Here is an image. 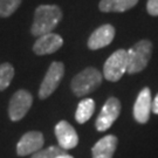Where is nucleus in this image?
Segmentation results:
<instances>
[{"mask_svg":"<svg viewBox=\"0 0 158 158\" xmlns=\"http://www.w3.org/2000/svg\"><path fill=\"white\" fill-rule=\"evenodd\" d=\"M56 158H74V157L73 156H70V155H68V153H63V155H60V156Z\"/></svg>","mask_w":158,"mask_h":158,"instance_id":"412c9836","label":"nucleus"},{"mask_svg":"<svg viewBox=\"0 0 158 158\" xmlns=\"http://www.w3.org/2000/svg\"><path fill=\"white\" fill-rule=\"evenodd\" d=\"M152 111V97L150 88H143L137 96L134 104V118L139 124H145L149 118L150 114Z\"/></svg>","mask_w":158,"mask_h":158,"instance_id":"6e6552de","label":"nucleus"},{"mask_svg":"<svg viewBox=\"0 0 158 158\" xmlns=\"http://www.w3.org/2000/svg\"><path fill=\"white\" fill-rule=\"evenodd\" d=\"M138 0H101L98 4V8L101 12L110 13V12H122L129 11L135 7Z\"/></svg>","mask_w":158,"mask_h":158,"instance_id":"4468645a","label":"nucleus"},{"mask_svg":"<svg viewBox=\"0 0 158 158\" xmlns=\"http://www.w3.org/2000/svg\"><path fill=\"white\" fill-rule=\"evenodd\" d=\"M95 111V101L93 98H85L79 103L76 113H75V119L80 124H85L87 121H89L93 114Z\"/></svg>","mask_w":158,"mask_h":158,"instance_id":"2eb2a0df","label":"nucleus"},{"mask_svg":"<svg viewBox=\"0 0 158 158\" xmlns=\"http://www.w3.org/2000/svg\"><path fill=\"white\" fill-rule=\"evenodd\" d=\"M55 136L59 142V145L63 150L74 149L79 143L77 132L75 131L73 125L69 124L67 121H60L55 125Z\"/></svg>","mask_w":158,"mask_h":158,"instance_id":"9b49d317","label":"nucleus"},{"mask_svg":"<svg viewBox=\"0 0 158 158\" xmlns=\"http://www.w3.org/2000/svg\"><path fill=\"white\" fill-rule=\"evenodd\" d=\"M63 153H66V150H63L62 148L60 147L53 145V147L46 148L44 150H40L38 152L33 153L31 158H56Z\"/></svg>","mask_w":158,"mask_h":158,"instance_id":"a211bd4d","label":"nucleus"},{"mask_svg":"<svg viewBox=\"0 0 158 158\" xmlns=\"http://www.w3.org/2000/svg\"><path fill=\"white\" fill-rule=\"evenodd\" d=\"M152 55V42L143 39L128 49V70L127 73L136 74L147 68Z\"/></svg>","mask_w":158,"mask_h":158,"instance_id":"7ed1b4c3","label":"nucleus"},{"mask_svg":"<svg viewBox=\"0 0 158 158\" xmlns=\"http://www.w3.org/2000/svg\"><path fill=\"white\" fill-rule=\"evenodd\" d=\"M62 19V11L56 5H40L34 13V23L31 33L34 36H41L52 33Z\"/></svg>","mask_w":158,"mask_h":158,"instance_id":"f257e3e1","label":"nucleus"},{"mask_svg":"<svg viewBox=\"0 0 158 158\" xmlns=\"http://www.w3.org/2000/svg\"><path fill=\"white\" fill-rule=\"evenodd\" d=\"M32 103H33V96L29 91L25 89L15 91L8 104V116L11 121L18 122L23 119L32 107Z\"/></svg>","mask_w":158,"mask_h":158,"instance_id":"423d86ee","label":"nucleus"},{"mask_svg":"<svg viewBox=\"0 0 158 158\" xmlns=\"http://www.w3.org/2000/svg\"><path fill=\"white\" fill-rule=\"evenodd\" d=\"M63 75H64V64L62 62H59V61L52 62L47 73H46L45 77L41 82V85H40L39 97L41 100H45L47 97H49L56 90Z\"/></svg>","mask_w":158,"mask_h":158,"instance_id":"39448f33","label":"nucleus"},{"mask_svg":"<svg viewBox=\"0 0 158 158\" xmlns=\"http://www.w3.org/2000/svg\"><path fill=\"white\" fill-rule=\"evenodd\" d=\"M152 111L156 115H158V94L155 96V98L152 101Z\"/></svg>","mask_w":158,"mask_h":158,"instance_id":"aec40b11","label":"nucleus"},{"mask_svg":"<svg viewBox=\"0 0 158 158\" xmlns=\"http://www.w3.org/2000/svg\"><path fill=\"white\" fill-rule=\"evenodd\" d=\"M118 139L114 135H107L101 138L91 149L93 158H113L116 151Z\"/></svg>","mask_w":158,"mask_h":158,"instance_id":"ddd939ff","label":"nucleus"},{"mask_svg":"<svg viewBox=\"0 0 158 158\" xmlns=\"http://www.w3.org/2000/svg\"><path fill=\"white\" fill-rule=\"evenodd\" d=\"M115 27L110 23H106L102 25L98 28H96L91 35L88 39V48L91 51H96V49H101L103 47H107L113 42L114 38H115Z\"/></svg>","mask_w":158,"mask_h":158,"instance_id":"9d476101","label":"nucleus"},{"mask_svg":"<svg viewBox=\"0 0 158 158\" xmlns=\"http://www.w3.org/2000/svg\"><path fill=\"white\" fill-rule=\"evenodd\" d=\"M121 102L116 97H109L104 106L102 108L101 113L97 116L95 122V127L98 131H106L115 123L121 114Z\"/></svg>","mask_w":158,"mask_h":158,"instance_id":"0eeeda50","label":"nucleus"},{"mask_svg":"<svg viewBox=\"0 0 158 158\" xmlns=\"http://www.w3.org/2000/svg\"><path fill=\"white\" fill-rule=\"evenodd\" d=\"M128 70V51L117 49L107 59L103 67V77L110 82H117Z\"/></svg>","mask_w":158,"mask_h":158,"instance_id":"20e7f679","label":"nucleus"},{"mask_svg":"<svg viewBox=\"0 0 158 158\" xmlns=\"http://www.w3.org/2000/svg\"><path fill=\"white\" fill-rule=\"evenodd\" d=\"M102 80L103 75L100 70L94 67H87L74 76L70 87L75 96H85L95 91L102 85Z\"/></svg>","mask_w":158,"mask_h":158,"instance_id":"f03ea898","label":"nucleus"},{"mask_svg":"<svg viewBox=\"0 0 158 158\" xmlns=\"http://www.w3.org/2000/svg\"><path fill=\"white\" fill-rule=\"evenodd\" d=\"M147 11L150 15L158 17V0H148Z\"/></svg>","mask_w":158,"mask_h":158,"instance_id":"6ab92c4d","label":"nucleus"},{"mask_svg":"<svg viewBox=\"0 0 158 158\" xmlns=\"http://www.w3.org/2000/svg\"><path fill=\"white\" fill-rule=\"evenodd\" d=\"M14 77V67L11 63L5 62L0 64V91H4L11 85Z\"/></svg>","mask_w":158,"mask_h":158,"instance_id":"dca6fc26","label":"nucleus"},{"mask_svg":"<svg viewBox=\"0 0 158 158\" xmlns=\"http://www.w3.org/2000/svg\"><path fill=\"white\" fill-rule=\"evenodd\" d=\"M63 45V39L55 33H48L38 38L33 45V52L36 55H47L57 52Z\"/></svg>","mask_w":158,"mask_h":158,"instance_id":"f8f14e48","label":"nucleus"},{"mask_svg":"<svg viewBox=\"0 0 158 158\" xmlns=\"http://www.w3.org/2000/svg\"><path fill=\"white\" fill-rule=\"evenodd\" d=\"M44 143V135L40 131H28L18 142L17 155L20 157L33 155L42 149Z\"/></svg>","mask_w":158,"mask_h":158,"instance_id":"1a4fd4ad","label":"nucleus"},{"mask_svg":"<svg viewBox=\"0 0 158 158\" xmlns=\"http://www.w3.org/2000/svg\"><path fill=\"white\" fill-rule=\"evenodd\" d=\"M23 0H0V18L12 15L21 5Z\"/></svg>","mask_w":158,"mask_h":158,"instance_id":"f3484780","label":"nucleus"}]
</instances>
